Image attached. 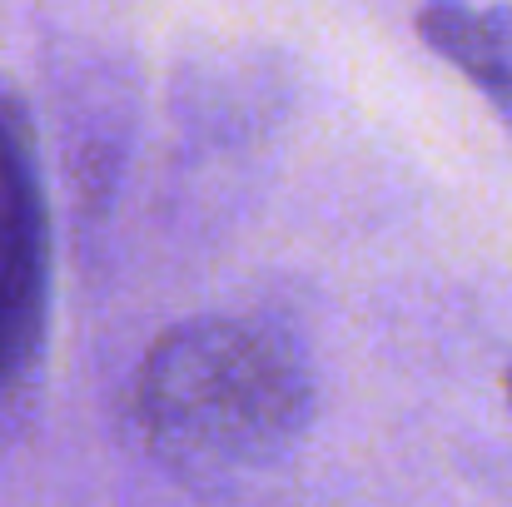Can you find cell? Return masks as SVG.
Instances as JSON below:
<instances>
[{
  "label": "cell",
  "mask_w": 512,
  "mask_h": 507,
  "mask_svg": "<svg viewBox=\"0 0 512 507\" xmlns=\"http://www.w3.org/2000/svg\"><path fill=\"white\" fill-rule=\"evenodd\" d=\"M150 448L184 473H244L274 463L309 423V373L269 329L234 319L179 324L135 378Z\"/></svg>",
  "instance_id": "1"
},
{
  "label": "cell",
  "mask_w": 512,
  "mask_h": 507,
  "mask_svg": "<svg viewBox=\"0 0 512 507\" xmlns=\"http://www.w3.org/2000/svg\"><path fill=\"white\" fill-rule=\"evenodd\" d=\"M45 334V204L20 115L0 100V393L25 378Z\"/></svg>",
  "instance_id": "2"
},
{
  "label": "cell",
  "mask_w": 512,
  "mask_h": 507,
  "mask_svg": "<svg viewBox=\"0 0 512 507\" xmlns=\"http://www.w3.org/2000/svg\"><path fill=\"white\" fill-rule=\"evenodd\" d=\"M418 30L443 60H453L478 90H488L512 115V5L428 0Z\"/></svg>",
  "instance_id": "3"
},
{
  "label": "cell",
  "mask_w": 512,
  "mask_h": 507,
  "mask_svg": "<svg viewBox=\"0 0 512 507\" xmlns=\"http://www.w3.org/2000/svg\"><path fill=\"white\" fill-rule=\"evenodd\" d=\"M508 393H512V373H508Z\"/></svg>",
  "instance_id": "4"
}]
</instances>
